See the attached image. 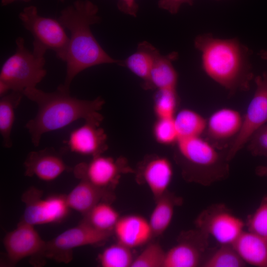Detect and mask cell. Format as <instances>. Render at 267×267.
Segmentation results:
<instances>
[{
  "instance_id": "1",
  "label": "cell",
  "mask_w": 267,
  "mask_h": 267,
  "mask_svg": "<svg viewBox=\"0 0 267 267\" xmlns=\"http://www.w3.org/2000/svg\"><path fill=\"white\" fill-rule=\"evenodd\" d=\"M23 93L38 106L36 116L25 126L35 146L39 145L44 134L62 129L76 120L82 119L100 125L103 119L99 112L105 102L102 98L78 99L72 96L70 89L62 84L52 92L34 87L25 89Z\"/></svg>"
},
{
  "instance_id": "2",
  "label": "cell",
  "mask_w": 267,
  "mask_h": 267,
  "mask_svg": "<svg viewBox=\"0 0 267 267\" xmlns=\"http://www.w3.org/2000/svg\"><path fill=\"white\" fill-rule=\"evenodd\" d=\"M98 8L89 0H77L61 11L58 20L70 32L63 61L66 72L63 86L70 89L71 82L81 72L102 64H119L98 43L90 29L100 21Z\"/></svg>"
},
{
  "instance_id": "3",
  "label": "cell",
  "mask_w": 267,
  "mask_h": 267,
  "mask_svg": "<svg viewBox=\"0 0 267 267\" xmlns=\"http://www.w3.org/2000/svg\"><path fill=\"white\" fill-rule=\"evenodd\" d=\"M194 46L201 53L204 72L229 94L249 89L254 78L252 51L238 39H221L207 33L197 36Z\"/></svg>"
},
{
  "instance_id": "4",
  "label": "cell",
  "mask_w": 267,
  "mask_h": 267,
  "mask_svg": "<svg viewBox=\"0 0 267 267\" xmlns=\"http://www.w3.org/2000/svg\"><path fill=\"white\" fill-rule=\"evenodd\" d=\"M174 158L185 180L209 186L229 174L227 152L222 153L201 136L179 137Z\"/></svg>"
},
{
  "instance_id": "5",
  "label": "cell",
  "mask_w": 267,
  "mask_h": 267,
  "mask_svg": "<svg viewBox=\"0 0 267 267\" xmlns=\"http://www.w3.org/2000/svg\"><path fill=\"white\" fill-rule=\"evenodd\" d=\"M16 44L15 52L1 66L0 82L10 91L23 92L28 88L36 87L45 76L44 54L47 50L33 44V51H30L21 37L16 39Z\"/></svg>"
},
{
  "instance_id": "6",
  "label": "cell",
  "mask_w": 267,
  "mask_h": 267,
  "mask_svg": "<svg viewBox=\"0 0 267 267\" xmlns=\"http://www.w3.org/2000/svg\"><path fill=\"white\" fill-rule=\"evenodd\" d=\"M19 18L25 29L33 35V44L54 51L57 57L63 60L69 38L58 19L40 16L34 5L25 7L19 13Z\"/></svg>"
},
{
  "instance_id": "7",
  "label": "cell",
  "mask_w": 267,
  "mask_h": 267,
  "mask_svg": "<svg viewBox=\"0 0 267 267\" xmlns=\"http://www.w3.org/2000/svg\"><path fill=\"white\" fill-rule=\"evenodd\" d=\"M196 228L211 236L221 245H232L244 231L245 222L224 205L208 206L197 216Z\"/></svg>"
},
{
  "instance_id": "8",
  "label": "cell",
  "mask_w": 267,
  "mask_h": 267,
  "mask_svg": "<svg viewBox=\"0 0 267 267\" xmlns=\"http://www.w3.org/2000/svg\"><path fill=\"white\" fill-rule=\"evenodd\" d=\"M112 233L99 230L84 220L77 226L64 231L46 242L44 255L58 261L69 262L73 249L101 244L107 240Z\"/></svg>"
},
{
  "instance_id": "9",
  "label": "cell",
  "mask_w": 267,
  "mask_h": 267,
  "mask_svg": "<svg viewBox=\"0 0 267 267\" xmlns=\"http://www.w3.org/2000/svg\"><path fill=\"white\" fill-rule=\"evenodd\" d=\"M256 90L243 117L241 128L227 152L230 161L260 128L267 123V72L254 79Z\"/></svg>"
},
{
  "instance_id": "10",
  "label": "cell",
  "mask_w": 267,
  "mask_h": 267,
  "mask_svg": "<svg viewBox=\"0 0 267 267\" xmlns=\"http://www.w3.org/2000/svg\"><path fill=\"white\" fill-rule=\"evenodd\" d=\"M132 171L124 158L114 159L101 154L93 157L88 163L77 165L74 174L77 178L108 191L116 186L123 174Z\"/></svg>"
},
{
  "instance_id": "11",
  "label": "cell",
  "mask_w": 267,
  "mask_h": 267,
  "mask_svg": "<svg viewBox=\"0 0 267 267\" xmlns=\"http://www.w3.org/2000/svg\"><path fill=\"white\" fill-rule=\"evenodd\" d=\"M36 189L23 197L26 207L22 221L33 225L56 222L62 220L70 209L66 196L54 195L44 199Z\"/></svg>"
},
{
  "instance_id": "12",
  "label": "cell",
  "mask_w": 267,
  "mask_h": 267,
  "mask_svg": "<svg viewBox=\"0 0 267 267\" xmlns=\"http://www.w3.org/2000/svg\"><path fill=\"white\" fill-rule=\"evenodd\" d=\"M209 236L196 228L181 234L177 244L166 252L163 267H196L201 265Z\"/></svg>"
},
{
  "instance_id": "13",
  "label": "cell",
  "mask_w": 267,
  "mask_h": 267,
  "mask_svg": "<svg viewBox=\"0 0 267 267\" xmlns=\"http://www.w3.org/2000/svg\"><path fill=\"white\" fill-rule=\"evenodd\" d=\"M3 244L9 261L14 264L27 257L44 255L46 242L34 225L22 221L5 235Z\"/></svg>"
},
{
  "instance_id": "14",
  "label": "cell",
  "mask_w": 267,
  "mask_h": 267,
  "mask_svg": "<svg viewBox=\"0 0 267 267\" xmlns=\"http://www.w3.org/2000/svg\"><path fill=\"white\" fill-rule=\"evenodd\" d=\"M107 141V134L100 125L85 122L71 132L66 142L71 151L93 157L108 149Z\"/></svg>"
},
{
  "instance_id": "15",
  "label": "cell",
  "mask_w": 267,
  "mask_h": 267,
  "mask_svg": "<svg viewBox=\"0 0 267 267\" xmlns=\"http://www.w3.org/2000/svg\"><path fill=\"white\" fill-rule=\"evenodd\" d=\"M138 172L155 199L168 191L173 169L167 158L156 155L148 156L141 163Z\"/></svg>"
},
{
  "instance_id": "16",
  "label": "cell",
  "mask_w": 267,
  "mask_h": 267,
  "mask_svg": "<svg viewBox=\"0 0 267 267\" xmlns=\"http://www.w3.org/2000/svg\"><path fill=\"white\" fill-rule=\"evenodd\" d=\"M24 166L26 176H35L45 181L55 179L68 168L62 157L50 148L29 153Z\"/></svg>"
},
{
  "instance_id": "17",
  "label": "cell",
  "mask_w": 267,
  "mask_h": 267,
  "mask_svg": "<svg viewBox=\"0 0 267 267\" xmlns=\"http://www.w3.org/2000/svg\"><path fill=\"white\" fill-rule=\"evenodd\" d=\"M113 232L118 242L131 249L147 244L154 236L149 221L138 215L120 217Z\"/></svg>"
},
{
  "instance_id": "18",
  "label": "cell",
  "mask_w": 267,
  "mask_h": 267,
  "mask_svg": "<svg viewBox=\"0 0 267 267\" xmlns=\"http://www.w3.org/2000/svg\"><path fill=\"white\" fill-rule=\"evenodd\" d=\"M243 119L237 110L222 108L213 113L207 120L206 131L209 137L214 140L234 138L240 131Z\"/></svg>"
},
{
  "instance_id": "19",
  "label": "cell",
  "mask_w": 267,
  "mask_h": 267,
  "mask_svg": "<svg viewBox=\"0 0 267 267\" xmlns=\"http://www.w3.org/2000/svg\"><path fill=\"white\" fill-rule=\"evenodd\" d=\"M232 245L246 264L267 267V238L244 230Z\"/></svg>"
},
{
  "instance_id": "20",
  "label": "cell",
  "mask_w": 267,
  "mask_h": 267,
  "mask_svg": "<svg viewBox=\"0 0 267 267\" xmlns=\"http://www.w3.org/2000/svg\"><path fill=\"white\" fill-rule=\"evenodd\" d=\"M178 57L177 52L165 55L161 54L151 71L145 89H177L178 74L173 62Z\"/></svg>"
},
{
  "instance_id": "21",
  "label": "cell",
  "mask_w": 267,
  "mask_h": 267,
  "mask_svg": "<svg viewBox=\"0 0 267 267\" xmlns=\"http://www.w3.org/2000/svg\"><path fill=\"white\" fill-rule=\"evenodd\" d=\"M161 53L159 50L147 41L137 45L135 52L124 60H120L119 65L126 67L142 80V86L148 82L153 65Z\"/></svg>"
},
{
  "instance_id": "22",
  "label": "cell",
  "mask_w": 267,
  "mask_h": 267,
  "mask_svg": "<svg viewBox=\"0 0 267 267\" xmlns=\"http://www.w3.org/2000/svg\"><path fill=\"white\" fill-rule=\"evenodd\" d=\"M109 191L96 187L89 181L80 182L66 196L70 209L85 215L103 199L109 198Z\"/></svg>"
},
{
  "instance_id": "23",
  "label": "cell",
  "mask_w": 267,
  "mask_h": 267,
  "mask_svg": "<svg viewBox=\"0 0 267 267\" xmlns=\"http://www.w3.org/2000/svg\"><path fill=\"white\" fill-rule=\"evenodd\" d=\"M149 222L154 236L162 234L168 228L173 217L175 208L179 205L181 198L167 191L157 198Z\"/></svg>"
},
{
  "instance_id": "24",
  "label": "cell",
  "mask_w": 267,
  "mask_h": 267,
  "mask_svg": "<svg viewBox=\"0 0 267 267\" xmlns=\"http://www.w3.org/2000/svg\"><path fill=\"white\" fill-rule=\"evenodd\" d=\"M24 93L11 91L0 97V134L4 147L12 145L11 134L15 119V110L18 106Z\"/></svg>"
},
{
  "instance_id": "25",
  "label": "cell",
  "mask_w": 267,
  "mask_h": 267,
  "mask_svg": "<svg viewBox=\"0 0 267 267\" xmlns=\"http://www.w3.org/2000/svg\"><path fill=\"white\" fill-rule=\"evenodd\" d=\"M174 120L178 138L201 136L206 131L207 120L198 113L190 109L184 108L177 111Z\"/></svg>"
},
{
  "instance_id": "26",
  "label": "cell",
  "mask_w": 267,
  "mask_h": 267,
  "mask_svg": "<svg viewBox=\"0 0 267 267\" xmlns=\"http://www.w3.org/2000/svg\"><path fill=\"white\" fill-rule=\"evenodd\" d=\"M85 221L103 231L113 232L120 218L116 210L108 202L101 201L85 215Z\"/></svg>"
},
{
  "instance_id": "27",
  "label": "cell",
  "mask_w": 267,
  "mask_h": 267,
  "mask_svg": "<svg viewBox=\"0 0 267 267\" xmlns=\"http://www.w3.org/2000/svg\"><path fill=\"white\" fill-rule=\"evenodd\" d=\"M134 259L132 249L118 242L106 248L98 256L103 267H131Z\"/></svg>"
},
{
  "instance_id": "28",
  "label": "cell",
  "mask_w": 267,
  "mask_h": 267,
  "mask_svg": "<svg viewBox=\"0 0 267 267\" xmlns=\"http://www.w3.org/2000/svg\"><path fill=\"white\" fill-rule=\"evenodd\" d=\"M178 104L177 89L156 90L153 103V110L156 119L174 118Z\"/></svg>"
},
{
  "instance_id": "29",
  "label": "cell",
  "mask_w": 267,
  "mask_h": 267,
  "mask_svg": "<svg viewBox=\"0 0 267 267\" xmlns=\"http://www.w3.org/2000/svg\"><path fill=\"white\" fill-rule=\"evenodd\" d=\"M232 245H221V247L206 260L203 267H242L246 266Z\"/></svg>"
},
{
  "instance_id": "30",
  "label": "cell",
  "mask_w": 267,
  "mask_h": 267,
  "mask_svg": "<svg viewBox=\"0 0 267 267\" xmlns=\"http://www.w3.org/2000/svg\"><path fill=\"white\" fill-rule=\"evenodd\" d=\"M166 252L158 243H150L135 258L131 267H163Z\"/></svg>"
},
{
  "instance_id": "31",
  "label": "cell",
  "mask_w": 267,
  "mask_h": 267,
  "mask_svg": "<svg viewBox=\"0 0 267 267\" xmlns=\"http://www.w3.org/2000/svg\"><path fill=\"white\" fill-rule=\"evenodd\" d=\"M153 135L161 144L174 145L178 138L174 118L156 119L153 127Z\"/></svg>"
},
{
  "instance_id": "32",
  "label": "cell",
  "mask_w": 267,
  "mask_h": 267,
  "mask_svg": "<svg viewBox=\"0 0 267 267\" xmlns=\"http://www.w3.org/2000/svg\"><path fill=\"white\" fill-rule=\"evenodd\" d=\"M248 231L267 238V195L262 199L256 210L245 222Z\"/></svg>"
},
{
  "instance_id": "33",
  "label": "cell",
  "mask_w": 267,
  "mask_h": 267,
  "mask_svg": "<svg viewBox=\"0 0 267 267\" xmlns=\"http://www.w3.org/2000/svg\"><path fill=\"white\" fill-rule=\"evenodd\" d=\"M247 143L248 149L253 155L267 157V123L254 133Z\"/></svg>"
},
{
  "instance_id": "34",
  "label": "cell",
  "mask_w": 267,
  "mask_h": 267,
  "mask_svg": "<svg viewBox=\"0 0 267 267\" xmlns=\"http://www.w3.org/2000/svg\"><path fill=\"white\" fill-rule=\"evenodd\" d=\"M194 0H159L158 7L165 10L172 14L178 13L181 6L183 4L192 5Z\"/></svg>"
},
{
  "instance_id": "35",
  "label": "cell",
  "mask_w": 267,
  "mask_h": 267,
  "mask_svg": "<svg viewBox=\"0 0 267 267\" xmlns=\"http://www.w3.org/2000/svg\"><path fill=\"white\" fill-rule=\"evenodd\" d=\"M118 9L124 14L136 17L138 11V4L135 0H118Z\"/></svg>"
},
{
  "instance_id": "36",
  "label": "cell",
  "mask_w": 267,
  "mask_h": 267,
  "mask_svg": "<svg viewBox=\"0 0 267 267\" xmlns=\"http://www.w3.org/2000/svg\"><path fill=\"white\" fill-rule=\"evenodd\" d=\"M256 174L260 177H267V165L257 167Z\"/></svg>"
},
{
  "instance_id": "37",
  "label": "cell",
  "mask_w": 267,
  "mask_h": 267,
  "mask_svg": "<svg viewBox=\"0 0 267 267\" xmlns=\"http://www.w3.org/2000/svg\"><path fill=\"white\" fill-rule=\"evenodd\" d=\"M16 0H22L26 2H28L31 1V0H1V5L2 6H6Z\"/></svg>"
},
{
  "instance_id": "38",
  "label": "cell",
  "mask_w": 267,
  "mask_h": 267,
  "mask_svg": "<svg viewBox=\"0 0 267 267\" xmlns=\"http://www.w3.org/2000/svg\"><path fill=\"white\" fill-rule=\"evenodd\" d=\"M258 55L262 59L267 61V49L261 50Z\"/></svg>"
},
{
  "instance_id": "39",
  "label": "cell",
  "mask_w": 267,
  "mask_h": 267,
  "mask_svg": "<svg viewBox=\"0 0 267 267\" xmlns=\"http://www.w3.org/2000/svg\"><path fill=\"white\" fill-rule=\"evenodd\" d=\"M61 2H64V0H59Z\"/></svg>"
},
{
  "instance_id": "40",
  "label": "cell",
  "mask_w": 267,
  "mask_h": 267,
  "mask_svg": "<svg viewBox=\"0 0 267 267\" xmlns=\"http://www.w3.org/2000/svg\"></svg>"
}]
</instances>
